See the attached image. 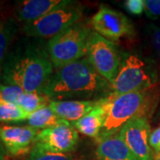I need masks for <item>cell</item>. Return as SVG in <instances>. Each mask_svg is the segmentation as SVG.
<instances>
[{"mask_svg":"<svg viewBox=\"0 0 160 160\" xmlns=\"http://www.w3.org/2000/svg\"><path fill=\"white\" fill-rule=\"evenodd\" d=\"M53 68L46 46L28 44L6 56L1 76L6 85L18 86L24 92H42Z\"/></svg>","mask_w":160,"mask_h":160,"instance_id":"obj_2","label":"cell"},{"mask_svg":"<svg viewBox=\"0 0 160 160\" xmlns=\"http://www.w3.org/2000/svg\"><path fill=\"white\" fill-rule=\"evenodd\" d=\"M83 15V7L69 0V3L53 10L44 17L25 23V34L37 38H49L62 33L78 23Z\"/></svg>","mask_w":160,"mask_h":160,"instance_id":"obj_5","label":"cell"},{"mask_svg":"<svg viewBox=\"0 0 160 160\" xmlns=\"http://www.w3.org/2000/svg\"><path fill=\"white\" fill-rule=\"evenodd\" d=\"M12 31L8 24L0 20V75L6 58V52L11 39Z\"/></svg>","mask_w":160,"mask_h":160,"instance_id":"obj_21","label":"cell"},{"mask_svg":"<svg viewBox=\"0 0 160 160\" xmlns=\"http://www.w3.org/2000/svg\"><path fill=\"white\" fill-rule=\"evenodd\" d=\"M95 32L111 42H117L134 33L132 22L126 15L109 6H102L92 18Z\"/></svg>","mask_w":160,"mask_h":160,"instance_id":"obj_8","label":"cell"},{"mask_svg":"<svg viewBox=\"0 0 160 160\" xmlns=\"http://www.w3.org/2000/svg\"><path fill=\"white\" fill-rule=\"evenodd\" d=\"M42 92L52 101L99 100L112 93L109 82L98 74L86 57L55 69Z\"/></svg>","mask_w":160,"mask_h":160,"instance_id":"obj_1","label":"cell"},{"mask_svg":"<svg viewBox=\"0 0 160 160\" xmlns=\"http://www.w3.org/2000/svg\"><path fill=\"white\" fill-rule=\"evenodd\" d=\"M97 143L96 157L99 160H137L118 133Z\"/></svg>","mask_w":160,"mask_h":160,"instance_id":"obj_14","label":"cell"},{"mask_svg":"<svg viewBox=\"0 0 160 160\" xmlns=\"http://www.w3.org/2000/svg\"><path fill=\"white\" fill-rule=\"evenodd\" d=\"M29 116L30 114L25 112L18 105L0 99V122H21L28 119Z\"/></svg>","mask_w":160,"mask_h":160,"instance_id":"obj_18","label":"cell"},{"mask_svg":"<svg viewBox=\"0 0 160 160\" xmlns=\"http://www.w3.org/2000/svg\"><path fill=\"white\" fill-rule=\"evenodd\" d=\"M78 139V132L72 123L63 120L56 126L40 130L36 143L53 152L69 154L76 149Z\"/></svg>","mask_w":160,"mask_h":160,"instance_id":"obj_9","label":"cell"},{"mask_svg":"<svg viewBox=\"0 0 160 160\" xmlns=\"http://www.w3.org/2000/svg\"><path fill=\"white\" fill-rule=\"evenodd\" d=\"M27 120H28V126L34 127L38 130L50 128L63 121L62 119L58 118L49 106L30 114Z\"/></svg>","mask_w":160,"mask_h":160,"instance_id":"obj_16","label":"cell"},{"mask_svg":"<svg viewBox=\"0 0 160 160\" xmlns=\"http://www.w3.org/2000/svg\"><path fill=\"white\" fill-rule=\"evenodd\" d=\"M103 99L104 98L101 99L100 103L89 113L79 120L72 123L75 128L80 133L95 139L100 136L106 118V109L103 104Z\"/></svg>","mask_w":160,"mask_h":160,"instance_id":"obj_15","label":"cell"},{"mask_svg":"<svg viewBox=\"0 0 160 160\" xmlns=\"http://www.w3.org/2000/svg\"><path fill=\"white\" fill-rule=\"evenodd\" d=\"M6 150L4 148L3 144L0 141V160H6Z\"/></svg>","mask_w":160,"mask_h":160,"instance_id":"obj_26","label":"cell"},{"mask_svg":"<svg viewBox=\"0 0 160 160\" xmlns=\"http://www.w3.org/2000/svg\"><path fill=\"white\" fill-rule=\"evenodd\" d=\"M109 86L112 93L123 94L147 91L152 87V82L146 72L145 63L136 55H129L121 63L118 74Z\"/></svg>","mask_w":160,"mask_h":160,"instance_id":"obj_7","label":"cell"},{"mask_svg":"<svg viewBox=\"0 0 160 160\" xmlns=\"http://www.w3.org/2000/svg\"><path fill=\"white\" fill-rule=\"evenodd\" d=\"M28 160H75V158L72 155L53 152L36 143Z\"/></svg>","mask_w":160,"mask_h":160,"instance_id":"obj_19","label":"cell"},{"mask_svg":"<svg viewBox=\"0 0 160 160\" xmlns=\"http://www.w3.org/2000/svg\"><path fill=\"white\" fill-rule=\"evenodd\" d=\"M149 146L152 151L153 160H160V126L150 132Z\"/></svg>","mask_w":160,"mask_h":160,"instance_id":"obj_22","label":"cell"},{"mask_svg":"<svg viewBox=\"0 0 160 160\" xmlns=\"http://www.w3.org/2000/svg\"><path fill=\"white\" fill-rule=\"evenodd\" d=\"M126 10L133 15H140L145 10L144 0H126L124 3Z\"/></svg>","mask_w":160,"mask_h":160,"instance_id":"obj_23","label":"cell"},{"mask_svg":"<svg viewBox=\"0 0 160 160\" xmlns=\"http://www.w3.org/2000/svg\"><path fill=\"white\" fill-rule=\"evenodd\" d=\"M159 76H160V65H159Z\"/></svg>","mask_w":160,"mask_h":160,"instance_id":"obj_27","label":"cell"},{"mask_svg":"<svg viewBox=\"0 0 160 160\" xmlns=\"http://www.w3.org/2000/svg\"><path fill=\"white\" fill-rule=\"evenodd\" d=\"M86 58L101 77L109 83L113 81L121 65L119 52L113 42L92 31Z\"/></svg>","mask_w":160,"mask_h":160,"instance_id":"obj_6","label":"cell"},{"mask_svg":"<svg viewBox=\"0 0 160 160\" xmlns=\"http://www.w3.org/2000/svg\"><path fill=\"white\" fill-rule=\"evenodd\" d=\"M39 131L29 126H0V141L8 154L19 157L31 151Z\"/></svg>","mask_w":160,"mask_h":160,"instance_id":"obj_11","label":"cell"},{"mask_svg":"<svg viewBox=\"0 0 160 160\" xmlns=\"http://www.w3.org/2000/svg\"><path fill=\"white\" fill-rule=\"evenodd\" d=\"M99 100H69L51 101L49 107L59 118L74 123L89 113L100 103Z\"/></svg>","mask_w":160,"mask_h":160,"instance_id":"obj_12","label":"cell"},{"mask_svg":"<svg viewBox=\"0 0 160 160\" xmlns=\"http://www.w3.org/2000/svg\"><path fill=\"white\" fill-rule=\"evenodd\" d=\"M51 101V99L47 97L43 92H24L18 106L25 112L32 114L39 109L49 106Z\"/></svg>","mask_w":160,"mask_h":160,"instance_id":"obj_17","label":"cell"},{"mask_svg":"<svg viewBox=\"0 0 160 160\" xmlns=\"http://www.w3.org/2000/svg\"><path fill=\"white\" fill-rule=\"evenodd\" d=\"M145 14L150 19L160 17V0H146L145 1Z\"/></svg>","mask_w":160,"mask_h":160,"instance_id":"obj_24","label":"cell"},{"mask_svg":"<svg viewBox=\"0 0 160 160\" xmlns=\"http://www.w3.org/2000/svg\"><path fill=\"white\" fill-rule=\"evenodd\" d=\"M24 92L16 86L0 84V99L6 102L19 105Z\"/></svg>","mask_w":160,"mask_h":160,"instance_id":"obj_20","label":"cell"},{"mask_svg":"<svg viewBox=\"0 0 160 160\" xmlns=\"http://www.w3.org/2000/svg\"><path fill=\"white\" fill-rule=\"evenodd\" d=\"M150 127L145 117L129 121L118 132L137 160H153L149 146Z\"/></svg>","mask_w":160,"mask_h":160,"instance_id":"obj_10","label":"cell"},{"mask_svg":"<svg viewBox=\"0 0 160 160\" xmlns=\"http://www.w3.org/2000/svg\"><path fill=\"white\" fill-rule=\"evenodd\" d=\"M91 33L88 26L78 22L49 39L46 48L53 67L59 69L86 57Z\"/></svg>","mask_w":160,"mask_h":160,"instance_id":"obj_4","label":"cell"},{"mask_svg":"<svg viewBox=\"0 0 160 160\" xmlns=\"http://www.w3.org/2000/svg\"><path fill=\"white\" fill-rule=\"evenodd\" d=\"M152 45L160 52V29H158L152 36Z\"/></svg>","mask_w":160,"mask_h":160,"instance_id":"obj_25","label":"cell"},{"mask_svg":"<svg viewBox=\"0 0 160 160\" xmlns=\"http://www.w3.org/2000/svg\"><path fill=\"white\" fill-rule=\"evenodd\" d=\"M106 109V118L96 142L118 134L129 121L142 118L149 106L147 91L133 92L123 94L111 93L103 99Z\"/></svg>","mask_w":160,"mask_h":160,"instance_id":"obj_3","label":"cell"},{"mask_svg":"<svg viewBox=\"0 0 160 160\" xmlns=\"http://www.w3.org/2000/svg\"><path fill=\"white\" fill-rule=\"evenodd\" d=\"M69 0H26L19 6L17 19L28 23L44 17L53 10L69 3Z\"/></svg>","mask_w":160,"mask_h":160,"instance_id":"obj_13","label":"cell"}]
</instances>
